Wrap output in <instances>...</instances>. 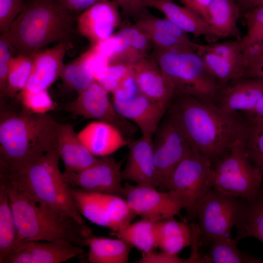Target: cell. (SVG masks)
<instances>
[{"mask_svg":"<svg viewBox=\"0 0 263 263\" xmlns=\"http://www.w3.org/2000/svg\"><path fill=\"white\" fill-rule=\"evenodd\" d=\"M191 147L213 165L244 136L247 121L228 113L216 104L189 96H175L166 113Z\"/></svg>","mask_w":263,"mask_h":263,"instance_id":"1","label":"cell"},{"mask_svg":"<svg viewBox=\"0 0 263 263\" xmlns=\"http://www.w3.org/2000/svg\"><path fill=\"white\" fill-rule=\"evenodd\" d=\"M60 123L46 114L6 110L0 103V173L19 171L57 150Z\"/></svg>","mask_w":263,"mask_h":263,"instance_id":"2","label":"cell"},{"mask_svg":"<svg viewBox=\"0 0 263 263\" xmlns=\"http://www.w3.org/2000/svg\"><path fill=\"white\" fill-rule=\"evenodd\" d=\"M6 186L19 238L24 241L60 239L84 247L93 236L92 229L70 215L34 198L8 178L0 175Z\"/></svg>","mask_w":263,"mask_h":263,"instance_id":"3","label":"cell"},{"mask_svg":"<svg viewBox=\"0 0 263 263\" xmlns=\"http://www.w3.org/2000/svg\"><path fill=\"white\" fill-rule=\"evenodd\" d=\"M77 17L57 0H28L26 9L1 34L17 55L31 56L52 43H72Z\"/></svg>","mask_w":263,"mask_h":263,"instance_id":"4","label":"cell"},{"mask_svg":"<svg viewBox=\"0 0 263 263\" xmlns=\"http://www.w3.org/2000/svg\"><path fill=\"white\" fill-rule=\"evenodd\" d=\"M57 150L50 151L22 169L0 173L34 198L84 224L72 195L71 187L60 170Z\"/></svg>","mask_w":263,"mask_h":263,"instance_id":"5","label":"cell"},{"mask_svg":"<svg viewBox=\"0 0 263 263\" xmlns=\"http://www.w3.org/2000/svg\"><path fill=\"white\" fill-rule=\"evenodd\" d=\"M156 61L175 96H189L216 104L220 92L217 81L196 52H165L155 50Z\"/></svg>","mask_w":263,"mask_h":263,"instance_id":"6","label":"cell"},{"mask_svg":"<svg viewBox=\"0 0 263 263\" xmlns=\"http://www.w3.org/2000/svg\"><path fill=\"white\" fill-rule=\"evenodd\" d=\"M244 136L237 139L226 153L213 165L212 186L249 201L260 194L263 179L247 156Z\"/></svg>","mask_w":263,"mask_h":263,"instance_id":"7","label":"cell"},{"mask_svg":"<svg viewBox=\"0 0 263 263\" xmlns=\"http://www.w3.org/2000/svg\"><path fill=\"white\" fill-rule=\"evenodd\" d=\"M212 163L193 149L177 165L169 178L168 191L180 195L189 219H197L198 210L213 188Z\"/></svg>","mask_w":263,"mask_h":263,"instance_id":"8","label":"cell"},{"mask_svg":"<svg viewBox=\"0 0 263 263\" xmlns=\"http://www.w3.org/2000/svg\"><path fill=\"white\" fill-rule=\"evenodd\" d=\"M247 202L212 188L198 212L200 238L209 244L215 239L231 237L232 228L243 220Z\"/></svg>","mask_w":263,"mask_h":263,"instance_id":"9","label":"cell"},{"mask_svg":"<svg viewBox=\"0 0 263 263\" xmlns=\"http://www.w3.org/2000/svg\"><path fill=\"white\" fill-rule=\"evenodd\" d=\"M153 137L156 186L159 190L168 191L171 173L193 148L178 126L167 113Z\"/></svg>","mask_w":263,"mask_h":263,"instance_id":"10","label":"cell"},{"mask_svg":"<svg viewBox=\"0 0 263 263\" xmlns=\"http://www.w3.org/2000/svg\"><path fill=\"white\" fill-rule=\"evenodd\" d=\"M71 190L81 215L92 223L109 228L112 233L131 223L136 215L123 197L71 187Z\"/></svg>","mask_w":263,"mask_h":263,"instance_id":"11","label":"cell"},{"mask_svg":"<svg viewBox=\"0 0 263 263\" xmlns=\"http://www.w3.org/2000/svg\"><path fill=\"white\" fill-rule=\"evenodd\" d=\"M107 91L95 80L86 89L78 93L76 98L65 105L66 111L73 115L93 118L110 123L127 138H132L136 126L115 110Z\"/></svg>","mask_w":263,"mask_h":263,"instance_id":"12","label":"cell"},{"mask_svg":"<svg viewBox=\"0 0 263 263\" xmlns=\"http://www.w3.org/2000/svg\"><path fill=\"white\" fill-rule=\"evenodd\" d=\"M124 198L141 219L156 222L174 217L183 208L178 193L173 190L158 191L150 186L126 183Z\"/></svg>","mask_w":263,"mask_h":263,"instance_id":"13","label":"cell"},{"mask_svg":"<svg viewBox=\"0 0 263 263\" xmlns=\"http://www.w3.org/2000/svg\"><path fill=\"white\" fill-rule=\"evenodd\" d=\"M121 166V162L106 156L99 158L94 164L81 171L63 174L71 187L124 198Z\"/></svg>","mask_w":263,"mask_h":263,"instance_id":"14","label":"cell"},{"mask_svg":"<svg viewBox=\"0 0 263 263\" xmlns=\"http://www.w3.org/2000/svg\"><path fill=\"white\" fill-rule=\"evenodd\" d=\"M120 7L113 0L97 2L80 14L77 18L78 33L93 47L107 39L120 25Z\"/></svg>","mask_w":263,"mask_h":263,"instance_id":"15","label":"cell"},{"mask_svg":"<svg viewBox=\"0 0 263 263\" xmlns=\"http://www.w3.org/2000/svg\"><path fill=\"white\" fill-rule=\"evenodd\" d=\"M170 103L151 99L140 93L127 100H113L116 112L135 124L142 135L151 138H153Z\"/></svg>","mask_w":263,"mask_h":263,"instance_id":"16","label":"cell"},{"mask_svg":"<svg viewBox=\"0 0 263 263\" xmlns=\"http://www.w3.org/2000/svg\"><path fill=\"white\" fill-rule=\"evenodd\" d=\"M84 253L83 247L63 239L28 241L5 263H61Z\"/></svg>","mask_w":263,"mask_h":263,"instance_id":"17","label":"cell"},{"mask_svg":"<svg viewBox=\"0 0 263 263\" xmlns=\"http://www.w3.org/2000/svg\"><path fill=\"white\" fill-rule=\"evenodd\" d=\"M72 43L61 42L53 47L42 50L31 55L33 66L28 83L24 89L32 92L47 90L60 77L66 52Z\"/></svg>","mask_w":263,"mask_h":263,"instance_id":"18","label":"cell"},{"mask_svg":"<svg viewBox=\"0 0 263 263\" xmlns=\"http://www.w3.org/2000/svg\"><path fill=\"white\" fill-rule=\"evenodd\" d=\"M127 146L129 152L126 165L121 170L122 181L156 188L152 138L143 135L137 139L128 138Z\"/></svg>","mask_w":263,"mask_h":263,"instance_id":"19","label":"cell"},{"mask_svg":"<svg viewBox=\"0 0 263 263\" xmlns=\"http://www.w3.org/2000/svg\"><path fill=\"white\" fill-rule=\"evenodd\" d=\"M263 95V80L254 78H242L222 89L217 102L225 112L246 115L253 111Z\"/></svg>","mask_w":263,"mask_h":263,"instance_id":"20","label":"cell"},{"mask_svg":"<svg viewBox=\"0 0 263 263\" xmlns=\"http://www.w3.org/2000/svg\"><path fill=\"white\" fill-rule=\"evenodd\" d=\"M145 8H152L162 12L165 18L187 33L196 38L203 36L214 42L208 22L200 15L185 6L172 0H142Z\"/></svg>","mask_w":263,"mask_h":263,"instance_id":"21","label":"cell"},{"mask_svg":"<svg viewBox=\"0 0 263 263\" xmlns=\"http://www.w3.org/2000/svg\"><path fill=\"white\" fill-rule=\"evenodd\" d=\"M78 135L87 149L97 157L108 156L128 144V138L118 129L100 121L88 124Z\"/></svg>","mask_w":263,"mask_h":263,"instance_id":"22","label":"cell"},{"mask_svg":"<svg viewBox=\"0 0 263 263\" xmlns=\"http://www.w3.org/2000/svg\"><path fill=\"white\" fill-rule=\"evenodd\" d=\"M57 142V150L64 165V173L81 171L94 164L99 158L87 149L70 123H60Z\"/></svg>","mask_w":263,"mask_h":263,"instance_id":"23","label":"cell"},{"mask_svg":"<svg viewBox=\"0 0 263 263\" xmlns=\"http://www.w3.org/2000/svg\"><path fill=\"white\" fill-rule=\"evenodd\" d=\"M132 67L140 93L154 100L171 102L174 92L152 56L142 59Z\"/></svg>","mask_w":263,"mask_h":263,"instance_id":"24","label":"cell"},{"mask_svg":"<svg viewBox=\"0 0 263 263\" xmlns=\"http://www.w3.org/2000/svg\"><path fill=\"white\" fill-rule=\"evenodd\" d=\"M240 14L236 0H211L208 7V24L214 41L219 38L242 37L238 26Z\"/></svg>","mask_w":263,"mask_h":263,"instance_id":"25","label":"cell"},{"mask_svg":"<svg viewBox=\"0 0 263 263\" xmlns=\"http://www.w3.org/2000/svg\"><path fill=\"white\" fill-rule=\"evenodd\" d=\"M26 242L19 238L7 188L0 181V263H5Z\"/></svg>","mask_w":263,"mask_h":263,"instance_id":"26","label":"cell"},{"mask_svg":"<svg viewBox=\"0 0 263 263\" xmlns=\"http://www.w3.org/2000/svg\"><path fill=\"white\" fill-rule=\"evenodd\" d=\"M156 231L157 247L170 254L178 255L192 242L191 224L178 221L174 217L157 222Z\"/></svg>","mask_w":263,"mask_h":263,"instance_id":"27","label":"cell"},{"mask_svg":"<svg viewBox=\"0 0 263 263\" xmlns=\"http://www.w3.org/2000/svg\"><path fill=\"white\" fill-rule=\"evenodd\" d=\"M88 261L91 263H126L132 246L124 240L97 237L88 239Z\"/></svg>","mask_w":263,"mask_h":263,"instance_id":"28","label":"cell"},{"mask_svg":"<svg viewBox=\"0 0 263 263\" xmlns=\"http://www.w3.org/2000/svg\"><path fill=\"white\" fill-rule=\"evenodd\" d=\"M157 222L141 219L128 224L117 232H111V234L124 240L143 252L152 251L157 247Z\"/></svg>","mask_w":263,"mask_h":263,"instance_id":"29","label":"cell"},{"mask_svg":"<svg viewBox=\"0 0 263 263\" xmlns=\"http://www.w3.org/2000/svg\"><path fill=\"white\" fill-rule=\"evenodd\" d=\"M238 242L231 237L212 240L209 251L203 257L204 263H263V260L239 250Z\"/></svg>","mask_w":263,"mask_h":263,"instance_id":"30","label":"cell"},{"mask_svg":"<svg viewBox=\"0 0 263 263\" xmlns=\"http://www.w3.org/2000/svg\"><path fill=\"white\" fill-rule=\"evenodd\" d=\"M238 241L242 239L252 237L263 244V189L259 195L251 201H247L245 213L236 227Z\"/></svg>","mask_w":263,"mask_h":263,"instance_id":"31","label":"cell"},{"mask_svg":"<svg viewBox=\"0 0 263 263\" xmlns=\"http://www.w3.org/2000/svg\"><path fill=\"white\" fill-rule=\"evenodd\" d=\"M60 78L64 87L77 94L95 80L84 53L64 64Z\"/></svg>","mask_w":263,"mask_h":263,"instance_id":"32","label":"cell"},{"mask_svg":"<svg viewBox=\"0 0 263 263\" xmlns=\"http://www.w3.org/2000/svg\"><path fill=\"white\" fill-rule=\"evenodd\" d=\"M32 66V56L18 55L14 56L9 67L4 99L14 97L25 88L31 73Z\"/></svg>","mask_w":263,"mask_h":263,"instance_id":"33","label":"cell"},{"mask_svg":"<svg viewBox=\"0 0 263 263\" xmlns=\"http://www.w3.org/2000/svg\"><path fill=\"white\" fill-rule=\"evenodd\" d=\"M128 41L127 62L133 66L142 59L148 56L151 43L147 36L133 24L123 27L117 33Z\"/></svg>","mask_w":263,"mask_h":263,"instance_id":"34","label":"cell"},{"mask_svg":"<svg viewBox=\"0 0 263 263\" xmlns=\"http://www.w3.org/2000/svg\"><path fill=\"white\" fill-rule=\"evenodd\" d=\"M241 38L219 43H211L205 46L208 50L234 66L243 78L246 63L245 47Z\"/></svg>","mask_w":263,"mask_h":263,"instance_id":"35","label":"cell"},{"mask_svg":"<svg viewBox=\"0 0 263 263\" xmlns=\"http://www.w3.org/2000/svg\"><path fill=\"white\" fill-rule=\"evenodd\" d=\"M244 139L247 156L263 179V123L247 121Z\"/></svg>","mask_w":263,"mask_h":263,"instance_id":"36","label":"cell"},{"mask_svg":"<svg viewBox=\"0 0 263 263\" xmlns=\"http://www.w3.org/2000/svg\"><path fill=\"white\" fill-rule=\"evenodd\" d=\"M246 33L242 37L245 50H257L263 48V5L243 14Z\"/></svg>","mask_w":263,"mask_h":263,"instance_id":"37","label":"cell"},{"mask_svg":"<svg viewBox=\"0 0 263 263\" xmlns=\"http://www.w3.org/2000/svg\"><path fill=\"white\" fill-rule=\"evenodd\" d=\"M19 95L22 108L31 113L46 114L55 108L48 90L32 92L24 89Z\"/></svg>","mask_w":263,"mask_h":263,"instance_id":"38","label":"cell"},{"mask_svg":"<svg viewBox=\"0 0 263 263\" xmlns=\"http://www.w3.org/2000/svg\"><path fill=\"white\" fill-rule=\"evenodd\" d=\"M132 71L133 67L130 64L122 62L112 63L104 69L95 80L108 93L113 94Z\"/></svg>","mask_w":263,"mask_h":263,"instance_id":"39","label":"cell"},{"mask_svg":"<svg viewBox=\"0 0 263 263\" xmlns=\"http://www.w3.org/2000/svg\"><path fill=\"white\" fill-rule=\"evenodd\" d=\"M23 0H0V32L6 33L15 19L26 9Z\"/></svg>","mask_w":263,"mask_h":263,"instance_id":"40","label":"cell"},{"mask_svg":"<svg viewBox=\"0 0 263 263\" xmlns=\"http://www.w3.org/2000/svg\"><path fill=\"white\" fill-rule=\"evenodd\" d=\"M15 51L6 38L0 36V100L4 99L7 86L8 75L10 65Z\"/></svg>","mask_w":263,"mask_h":263,"instance_id":"41","label":"cell"},{"mask_svg":"<svg viewBox=\"0 0 263 263\" xmlns=\"http://www.w3.org/2000/svg\"><path fill=\"white\" fill-rule=\"evenodd\" d=\"M139 93L132 71L112 94L113 99L125 100L133 97Z\"/></svg>","mask_w":263,"mask_h":263,"instance_id":"42","label":"cell"},{"mask_svg":"<svg viewBox=\"0 0 263 263\" xmlns=\"http://www.w3.org/2000/svg\"><path fill=\"white\" fill-rule=\"evenodd\" d=\"M138 263H189L188 259L178 257L164 251L160 253L150 251L143 252L141 258L137 261Z\"/></svg>","mask_w":263,"mask_h":263,"instance_id":"43","label":"cell"},{"mask_svg":"<svg viewBox=\"0 0 263 263\" xmlns=\"http://www.w3.org/2000/svg\"><path fill=\"white\" fill-rule=\"evenodd\" d=\"M61 5L71 13L78 16L94 4L106 0H57Z\"/></svg>","mask_w":263,"mask_h":263,"instance_id":"44","label":"cell"},{"mask_svg":"<svg viewBox=\"0 0 263 263\" xmlns=\"http://www.w3.org/2000/svg\"><path fill=\"white\" fill-rule=\"evenodd\" d=\"M202 16L208 23V7L211 0H177Z\"/></svg>","mask_w":263,"mask_h":263,"instance_id":"45","label":"cell"},{"mask_svg":"<svg viewBox=\"0 0 263 263\" xmlns=\"http://www.w3.org/2000/svg\"><path fill=\"white\" fill-rule=\"evenodd\" d=\"M245 115L247 121L263 123V95L254 109Z\"/></svg>","mask_w":263,"mask_h":263,"instance_id":"46","label":"cell"},{"mask_svg":"<svg viewBox=\"0 0 263 263\" xmlns=\"http://www.w3.org/2000/svg\"><path fill=\"white\" fill-rule=\"evenodd\" d=\"M243 15L263 5V0H236Z\"/></svg>","mask_w":263,"mask_h":263,"instance_id":"47","label":"cell"},{"mask_svg":"<svg viewBox=\"0 0 263 263\" xmlns=\"http://www.w3.org/2000/svg\"><path fill=\"white\" fill-rule=\"evenodd\" d=\"M119 6L120 8L127 14L132 15V9L130 0H113Z\"/></svg>","mask_w":263,"mask_h":263,"instance_id":"48","label":"cell"},{"mask_svg":"<svg viewBox=\"0 0 263 263\" xmlns=\"http://www.w3.org/2000/svg\"></svg>","mask_w":263,"mask_h":263,"instance_id":"49","label":"cell"}]
</instances>
